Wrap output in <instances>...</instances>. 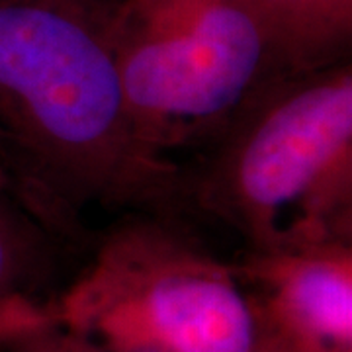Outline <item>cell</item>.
I'll use <instances>...</instances> for the list:
<instances>
[{
    "label": "cell",
    "instance_id": "cell-1",
    "mask_svg": "<svg viewBox=\"0 0 352 352\" xmlns=\"http://www.w3.org/2000/svg\"><path fill=\"white\" fill-rule=\"evenodd\" d=\"M112 2V0H110ZM102 0H0V173L61 247L90 212L188 214V166L129 122Z\"/></svg>",
    "mask_w": 352,
    "mask_h": 352
},
{
    "label": "cell",
    "instance_id": "cell-2",
    "mask_svg": "<svg viewBox=\"0 0 352 352\" xmlns=\"http://www.w3.org/2000/svg\"><path fill=\"white\" fill-rule=\"evenodd\" d=\"M190 212L247 251L352 243V63L276 78L188 168Z\"/></svg>",
    "mask_w": 352,
    "mask_h": 352
},
{
    "label": "cell",
    "instance_id": "cell-3",
    "mask_svg": "<svg viewBox=\"0 0 352 352\" xmlns=\"http://www.w3.org/2000/svg\"><path fill=\"white\" fill-rule=\"evenodd\" d=\"M47 305L98 352H251L258 331L233 263L184 215L126 214Z\"/></svg>",
    "mask_w": 352,
    "mask_h": 352
},
{
    "label": "cell",
    "instance_id": "cell-4",
    "mask_svg": "<svg viewBox=\"0 0 352 352\" xmlns=\"http://www.w3.org/2000/svg\"><path fill=\"white\" fill-rule=\"evenodd\" d=\"M106 24L133 131L166 159L210 149L288 75L239 0H112Z\"/></svg>",
    "mask_w": 352,
    "mask_h": 352
},
{
    "label": "cell",
    "instance_id": "cell-5",
    "mask_svg": "<svg viewBox=\"0 0 352 352\" xmlns=\"http://www.w3.org/2000/svg\"><path fill=\"white\" fill-rule=\"evenodd\" d=\"M233 268L256 327L284 351H352V243L245 249Z\"/></svg>",
    "mask_w": 352,
    "mask_h": 352
},
{
    "label": "cell",
    "instance_id": "cell-6",
    "mask_svg": "<svg viewBox=\"0 0 352 352\" xmlns=\"http://www.w3.org/2000/svg\"><path fill=\"white\" fill-rule=\"evenodd\" d=\"M274 45L286 73L351 59L352 0H239Z\"/></svg>",
    "mask_w": 352,
    "mask_h": 352
},
{
    "label": "cell",
    "instance_id": "cell-7",
    "mask_svg": "<svg viewBox=\"0 0 352 352\" xmlns=\"http://www.w3.org/2000/svg\"><path fill=\"white\" fill-rule=\"evenodd\" d=\"M59 247L16 200L0 173V302L34 298V289L50 278Z\"/></svg>",
    "mask_w": 352,
    "mask_h": 352
},
{
    "label": "cell",
    "instance_id": "cell-8",
    "mask_svg": "<svg viewBox=\"0 0 352 352\" xmlns=\"http://www.w3.org/2000/svg\"><path fill=\"white\" fill-rule=\"evenodd\" d=\"M6 352H98L87 340L69 333L67 329L53 323V319L43 321L36 327L28 329L4 344Z\"/></svg>",
    "mask_w": 352,
    "mask_h": 352
},
{
    "label": "cell",
    "instance_id": "cell-9",
    "mask_svg": "<svg viewBox=\"0 0 352 352\" xmlns=\"http://www.w3.org/2000/svg\"><path fill=\"white\" fill-rule=\"evenodd\" d=\"M50 305H41L30 296H14L0 302V346L28 329L50 321Z\"/></svg>",
    "mask_w": 352,
    "mask_h": 352
},
{
    "label": "cell",
    "instance_id": "cell-10",
    "mask_svg": "<svg viewBox=\"0 0 352 352\" xmlns=\"http://www.w3.org/2000/svg\"><path fill=\"white\" fill-rule=\"evenodd\" d=\"M251 352H286V351L280 346V342H278V340L272 339L268 333H264L263 329H258V331H256V342H254V346H252Z\"/></svg>",
    "mask_w": 352,
    "mask_h": 352
},
{
    "label": "cell",
    "instance_id": "cell-11",
    "mask_svg": "<svg viewBox=\"0 0 352 352\" xmlns=\"http://www.w3.org/2000/svg\"><path fill=\"white\" fill-rule=\"evenodd\" d=\"M102 2H110V0H102Z\"/></svg>",
    "mask_w": 352,
    "mask_h": 352
},
{
    "label": "cell",
    "instance_id": "cell-12",
    "mask_svg": "<svg viewBox=\"0 0 352 352\" xmlns=\"http://www.w3.org/2000/svg\"><path fill=\"white\" fill-rule=\"evenodd\" d=\"M346 352H352V351H346Z\"/></svg>",
    "mask_w": 352,
    "mask_h": 352
}]
</instances>
